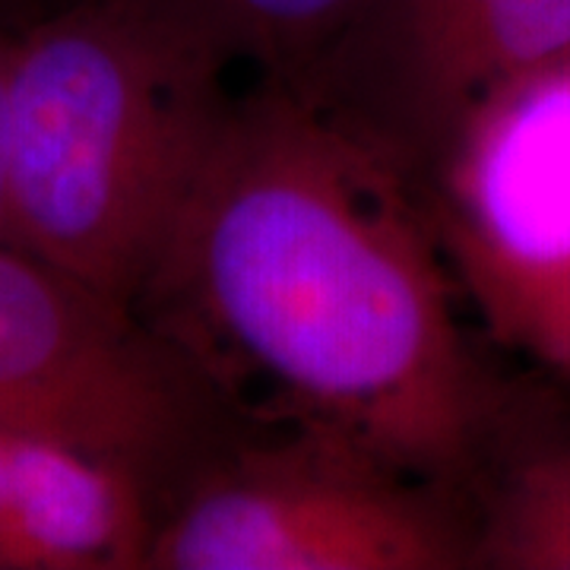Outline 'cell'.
<instances>
[{
	"label": "cell",
	"instance_id": "1",
	"mask_svg": "<svg viewBox=\"0 0 570 570\" xmlns=\"http://www.w3.org/2000/svg\"><path fill=\"white\" fill-rule=\"evenodd\" d=\"M137 314L250 425L466 498L501 377L453 307L422 187L283 80L232 99Z\"/></svg>",
	"mask_w": 570,
	"mask_h": 570
},
{
	"label": "cell",
	"instance_id": "2",
	"mask_svg": "<svg viewBox=\"0 0 570 570\" xmlns=\"http://www.w3.org/2000/svg\"><path fill=\"white\" fill-rule=\"evenodd\" d=\"M171 0H58L13 29L7 242L137 307L235 96Z\"/></svg>",
	"mask_w": 570,
	"mask_h": 570
},
{
	"label": "cell",
	"instance_id": "3",
	"mask_svg": "<svg viewBox=\"0 0 570 570\" xmlns=\"http://www.w3.org/2000/svg\"><path fill=\"white\" fill-rule=\"evenodd\" d=\"M146 570H472L469 508L330 434L235 422L165 494Z\"/></svg>",
	"mask_w": 570,
	"mask_h": 570
},
{
	"label": "cell",
	"instance_id": "4",
	"mask_svg": "<svg viewBox=\"0 0 570 570\" xmlns=\"http://www.w3.org/2000/svg\"><path fill=\"white\" fill-rule=\"evenodd\" d=\"M0 422L127 466L163 504L238 419L137 307L0 242Z\"/></svg>",
	"mask_w": 570,
	"mask_h": 570
},
{
	"label": "cell",
	"instance_id": "5",
	"mask_svg": "<svg viewBox=\"0 0 570 570\" xmlns=\"http://www.w3.org/2000/svg\"><path fill=\"white\" fill-rule=\"evenodd\" d=\"M422 197L444 254L513 343L570 288V58L472 105Z\"/></svg>",
	"mask_w": 570,
	"mask_h": 570
},
{
	"label": "cell",
	"instance_id": "6",
	"mask_svg": "<svg viewBox=\"0 0 570 570\" xmlns=\"http://www.w3.org/2000/svg\"><path fill=\"white\" fill-rule=\"evenodd\" d=\"M156 510L137 472L0 422V570H146Z\"/></svg>",
	"mask_w": 570,
	"mask_h": 570
},
{
	"label": "cell",
	"instance_id": "7",
	"mask_svg": "<svg viewBox=\"0 0 570 570\" xmlns=\"http://www.w3.org/2000/svg\"><path fill=\"white\" fill-rule=\"evenodd\" d=\"M472 570H570V400L504 381L466 482Z\"/></svg>",
	"mask_w": 570,
	"mask_h": 570
},
{
	"label": "cell",
	"instance_id": "8",
	"mask_svg": "<svg viewBox=\"0 0 570 570\" xmlns=\"http://www.w3.org/2000/svg\"><path fill=\"white\" fill-rule=\"evenodd\" d=\"M494 0H365L295 89L365 130L428 55ZM292 86V82H288Z\"/></svg>",
	"mask_w": 570,
	"mask_h": 570
},
{
	"label": "cell",
	"instance_id": "9",
	"mask_svg": "<svg viewBox=\"0 0 570 570\" xmlns=\"http://www.w3.org/2000/svg\"><path fill=\"white\" fill-rule=\"evenodd\" d=\"M232 63L298 86L365 0H171Z\"/></svg>",
	"mask_w": 570,
	"mask_h": 570
},
{
	"label": "cell",
	"instance_id": "10",
	"mask_svg": "<svg viewBox=\"0 0 570 570\" xmlns=\"http://www.w3.org/2000/svg\"><path fill=\"white\" fill-rule=\"evenodd\" d=\"M513 343L535 352L542 362H549L570 377V288L558 295L546 311H539Z\"/></svg>",
	"mask_w": 570,
	"mask_h": 570
},
{
	"label": "cell",
	"instance_id": "11",
	"mask_svg": "<svg viewBox=\"0 0 570 570\" xmlns=\"http://www.w3.org/2000/svg\"><path fill=\"white\" fill-rule=\"evenodd\" d=\"M10 48H13V32H10V29H0V242H7V223H3V115H7Z\"/></svg>",
	"mask_w": 570,
	"mask_h": 570
},
{
	"label": "cell",
	"instance_id": "12",
	"mask_svg": "<svg viewBox=\"0 0 570 570\" xmlns=\"http://www.w3.org/2000/svg\"><path fill=\"white\" fill-rule=\"evenodd\" d=\"M58 0H0V29H20L26 22L41 17L48 7H55Z\"/></svg>",
	"mask_w": 570,
	"mask_h": 570
}]
</instances>
